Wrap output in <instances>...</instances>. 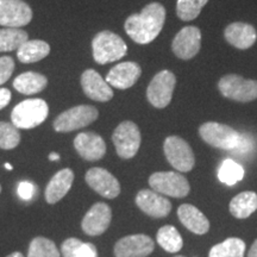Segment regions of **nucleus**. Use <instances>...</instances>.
Here are the masks:
<instances>
[{"label": "nucleus", "instance_id": "f257e3e1", "mask_svg": "<svg viewBox=\"0 0 257 257\" xmlns=\"http://www.w3.org/2000/svg\"><path fill=\"white\" fill-rule=\"evenodd\" d=\"M166 9L160 3H150L141 14L131 15L125 21L124 29L131 40L138 44L152 43L162 31L166 22Z\"/></svg>", "mask_w": 257, "mask_h": 257}, {"label": "nucleus", "instance_id": "f03ea898", "mask_svg": "<svg viewBox=\"0 0 257 257\" xmlns=\"http://www.w3.org/2000/svg\"><path fill=\"white\" fill-rule=\"evenodd\" d=\"M93 59L99 64H107L120 60L127 53L123 38L112 31H101L92 41Z\"/></svg>", "mask_w": 257, "mask_h": 257}, {"label": "nucleus", "instance_id": "7ed1b4c3", "mask_svg": "<svg viewBox=\"0 0 257 257\" xmlns=\"http://www.w3.org/2000/svg\"><path fill=\"white\" fill-rule=\"evenodd\" d=\"M49 107L43 99H27L15 106L11 120L17 128H34L47 119Z\"/></svg>", "mask_w": 257, "mask_h": 257}, {"label": "nucleus", "instance_id": "20e7f679", "mask_svg": "<svg viewBox=\"0 0 257 257\" xmlns=\"http://www.w3.org/2000/svg\"><path fill=\"white\" fill-rule=\"evenodd\" d=\"M218 89L225 98L238 102L257 99V80L245 79L238 74H227L218 82Z\"/></svg>", "mask_w": 257, "mask_h": 257}, {"label": "nucleus", "instance_id": "39448f33", "mask_svg": "<svg viewBox=\"0 0 257 257\" xmlns=\"http://www.w3.org/2000/svg\"><path fill=\"white\" fill-rule=\"evenodd\" d=\"M98 117L99 112L94 106L79 105L62 112L54 121L53 126L57 133H70L87 126Z\"/></svg>", "mask_w": 257, "mask_h": 257}, {"label": "nucleus", "instance_id": "423d86ee", "mask_svg": "<svg viewBox=\"0 0 257 257\" xmlns=\"http://www.w3.org/2000/svg\"><path fill=\"white\" fill-rule=\"evenodd\" d=\"M199 135L211 147L221 150H233L238 143L240 134L229 125L207 121L199 127Z\"/></svg>", "mask_w": 257, "mask_h": 257}, {"label": "nucleus", "instance_id": "0eeeda50", "mask_svg": "<svg viewBox=\"0 0 257 257\" xmlns=\"http://www.w3.org/2000/svg\"><path fill=\"white\" fill-rule=\"evenodd\" d=\"M176 85L174 73L161 70L154 76L147 89V98L154 107L165 108L170 104Z\"/></svg>", "mask_w": 257, "mask_h": 257}, {"label": "nucleus", "instance_id": "6e6552de", "mask_svg": "<svg viewBox=\"0 0 257 257\" xmlns=\"http://www.w3.org/2000/svg\"><path fill=\"white\" fill-rule=\"evenodd\" d=\"M112 141L117 150L118 156L124 160L133 159L136 155L141 147V133L140 128L134 121H123L115 127Z\"/></svg>", "mask_w": 257, "mask_h": 257}, {"label": "nucleus", "instance_id": "1a4fd4ad", "mask_svg": "<svg viewBox=\"0 0 257 257\" xmlns=\"http://www.w3.org/2000/svg\"><path fill=\"white\" fill-rule=\"evenodd\" d=\"M149 185L153 191L173 198H184L189 193L187 179L175 172L154 173L149 178Z\"/></svg>", "mask_w": 257, "mask_h": 257}, {"label": "nucleus", "instance_id": "9d476101", "mask_svg": "<svg viewBox=\"0 0 257 257\" xmlns=\"http://www.w3.org/2000/svg\"><path fill=\"white\" fill-rule=\"evenodd\" d=\"M163 150L168 162L179 172H189L194 167L195 159L192 148L181 137H167Z\"/></svg>", "mask_w": 257, "mask_h": 257}, {"label": "nucleus", "instance_id": "9b49d317", "mask_svg": "<svg viewBox=\"0 0 257 257\" xmlns=\"http://www.w3.org/2000/svg\"><path fill=\"white\" fill-rule=\"evenodd\" d=\"M201 48V31L198 27L188 25L175 35L172 50L180 60H192L198 55Z\"/></svg>", "mask_w": 257, "mask_h": 257}, {"label": "nucleus", "instance_id": "f8f14e48", "mask_svg": "<svg viewBox=\"0 0 257 257\" xmlns=\"http://www.w3.org/2000/svg\"><path fill=\"white\" fill-rule=\"evenodd\" d=\"M32 19V10L23 0H0V25L22 28Z\"/></svg>", "mask_w": 257, "mask_h": 257}, {"label": "nucleus", "instance_id": "ddd939ff", "mask_svg": "<svg viewBox=\"0 0 257 257\" xmlns=\"http://www.w3.org/2000/svg\"><path fill=\"white\" fill-rule=\"evenodd\" d=\"M153 239L147 234H131L115 243V257H147L154 251Z\"/></svg>", "mask_w": 257, "mask_h": 257}, {"label": "nucleus", "instance_id": "4468645a", "mask_svg": "<svg viewBox=\"0 0 257 257\" xmlns=\"http://www.w3.org/2000/svg\"><path fill=\"white\" fill-rule=\"evenodd\" d=\"M86 182L93 191H95L101 197L113 199L120 193V185L118 180L104 168H91L86 173Z\"/></svg>", "mask_w": 257, "mask_h": 257}, {"label": "nucleus", "instance_id": "2eb2a0df", "mask_svg": "<svg viewBox=\"0 0 257 257\" xmlns=\"http://www.w3.org/2000/svg\"><path fill=\"white\" fill-rule=\"evenodd\" d=\"M112 211L105 202H96L89 208L82 219V230L88 236H99L110 226Z\"/></svg>", "mask_w": 257, "mask_h": 257}, {"label": "nucleus", "instance_id": "dca6fc26", "mask_svg": "<svg viewBox=\"0 0 257 257\" xmlns=\"http://www.w3.org/2000/svg\"><path fill=\"white\" fill-rule=\"evenodd\" d=\"M137 206L153 218H163L172 211V204L162 194L150 189H142L136 195Z\"/></svg>", "mask_w": 257, "mask_h": 257}, {"label": "nucleus", "instance_id": "f3484780", "mask_svg": "<svg viewBox=\"0 0 257 257\" xmlns=\"http://www.w3.org/2000/svg\"><path fill=\"white\" fill-rule=\"evenodd\" d=\"M81 86L85 94L94 101L106 102L113 98L111 86L94 69H87L82 73Z\"/></svg>", "mask_w": 257, "mask_h": 257}, {"label": "nucleus", "instance_id": "a211bd4d", "mask_svg": "<svg viewBox=\"0 0 257 257\" xmlns=\"http://www.w3.org/2000/svg\"><path fill=\"white\" fill-rule=\"evenodd\" d=\"M142 75V68L136 62H121L111 68L106 75V82L118 89L133 87Z\"/></svg>", "mask_w": 257, "mask_h": 257}, {"label": "nucleus", "instance_id": "6ab92c4d", "mask_svg": "<svg viewBox=\"0 0 257 257\" xmlns=\"http://www.w3.org/2000/svg\"><path fill=\"white\" fill-rule=\"evenodd\" d=\"M74 147L86 161L101 160L106 154V144L102 137L92 131L79 134L74 140Z\"/></svg>", "mask_w": 257, "mask_h": 257}, {"label": "nucleus", "instance_id": "aec40b11", "mask_svg": "<svg viewBox=\"0 0 257 257\" xmlns=\"http://www.w3.org/2000/svg\"><path fill=\"white\" fill-rule=\"evenodd\" d=\"M225 40L237 49L245 50L251 48L257 40V31L251 24L234 22L225 28Z\"/></svg>", "mask_w": 257, "mask_h": 257}, {"label": "nucleus", "instance_id": "412c9836", "mask_svg": "<svg viewBox=\"0 0 257 257\" xmlns=\"http://www.w3.org/2000/svg\"><path fill=\"white\" fill-rule=\"evenodd\" d=\"M74 181V173L72 169L66 168L57 172L51 178L46 188V200L49 204H56L67 193L69 192Z\"/></svg>", "mask_w": 257, "mask_h": 257}, {"label": "nucleus", "instance_id": "4be33fe9", "mask_svg": "<svg viewBox=\"0 0 257 257\" xmlns=\"http://www.w3.org/2000/svg\"><path fill=\"white\" fill-rule=\"evenodd\" d=\"M178 216L186 229L192 231L193 233L204 234L210 229V221L200 210L193 205H181L178 210Z\"/></svg>", "mask_w": 257, "mask_h": 257}, {"label": "nucleus", "instance_id": "5701e85b", "mask_svg": "<svg viewBox=\"0 0 257 257\" xmlns=\"http://www.w3.org/2000/svg\"><path fill=\"white\" fill-rule=\"evenodd\" d=\"M48 85V79L36 72H27L18 75L14 81V87L22 94H36L43 91Z\"/></svg>", "mask_w": 257, "mask_h": 257}, {"label": "nucleus", "instance_id": "b1692460", "mask_svg": "<svg viewBox=\"0 0 257 257\" xmlns=\"http://www.w3.org/2000/svg\"><path fill=\"white\" fill-rule=\"evenodd\" d=\"M50 53L47 42L41 40L27 41L17 49V57L22 63H34L43 60Z\"/></svg>", "mask_w": 257, "mask_h": 257}, {"label": "nucleus", "instance_id": "393cba45", "mask_svg": "<svg viewBox=\"0 0 257 257\" xmlns=\"http://www.w3.org/2000/svg\"><path fill=\"white\" fill-rule=\"evenodd\" d=\"M257 210V194L255 192H242L230 202V212L233 217L244 219Z\"/></svg>", "mask_w": 257, "mask_h": 257}, {"label": "nucleus", "instance_id": "a878e982", "mask_svg": "<svg viewBox=\"0 0 257 257\" xmlns=\"http://www.w3.org/2000/svg\"><path fill=\"white\" fill-rule=\"evenodd\" d=\"M157 243L168 252H178L182 249L184 240L179 231L172 225L162 226L157 232Z\"/></svg>", "mask_w": 257, "mask_h": 257}, {"label": "nucleus", "instance_id": "bb28decb", "mask_svg": "<svg viewBox=\"0 0 257 257\" xmlns=\"http://www.w3.org/2000/svg\"><path fill=\"white\" fill-rule=\"evenodd\" d=\"M27 31L19 28H6L0 30V53L17 50L28 41Z\"/></svg>", "mask_w": 257, "mask_h": 257}, {"label": "nucleus", "instance_id": "cd10ccee", "mask_svg": "<svg viewBox=\"0 0 257 257\" xmlns=\"http://www.w3.org/2000/svg\"><path fill=\"white\" fill-rule=\"evenodd\" d=\"M245 243L239 238H227L210 250L208 257H244Z\"/></svg>", "mask_w": 257, "mask_h": 257}, {"label": "nucleus", "instance_id": "c85d7f7f", "mask_svg": "<svg viewBox=\"0 0 257 257\" xmlns=\"http://www.w3.org/2000/svg\"><path fill=\"white\" fill-rule=\"evenodd\" d=\"M244 178L243 167L236 161L226 159L223 161L218 169V179L227 186H233Z\"/></svg>", "mask_w": 257, "mask_h": 257}, {"label": "nucleus", "instance_id": "c756f323", "mask_svg": "<svg viewBox=\"0 0 257 257\" xmlns=\"http://www.w3.org/2000/svg\"><path fill=\"white\" fill-rule=\"evenodd\" d=\"M207 3L208 0H178L176 16L184 22L194 21Z\"/></svg>", "mask_w": 257, "mask_h": 257}, {"label": "nucleus", "instance_id": "7c9ffc66", "mask_svg": "<svg viewBox=\"0 0 257 257\" xmlns=\"http://www.w3.org/2000/svg\"><path fill=\"white\" fill-rule=\"evenodd\" d=\"M28 257H60L55 243L46 237H36L31 240Z\"/></svg>", "mask_w": 257, "mask_h": 257}, {"label": "nucleus", "instance_id": "2f4dec72", "mask_svg": "<svg viewBox=\"0 0 257 257\" xmlns=\"http://www.w3.org/2000/svg\"><path fill=\"white\" fill-rule=\"evenodd\" d=\"M21 141L18 128L12 123L0 121V149H15Z\"/></svg>", "mask_w": 257, "mask_h": 257}, {"label": "nucleus", "instance_id": "473e14b6", "mask_svg": "<svg viewBox=\"0 0 257 257\" xmlns=\"http://www.w3.org/2000/svg\"><path fill=\"white\" fill-rule=\"evenodd\" d=\"M15 70V61L10 56L0 57V85H4L11 78Z\"/></svg>", "mask_w": 257, "mask_h": 257}, {"label": "nucleus", "instance_id": "72a5a7b5", "mask_svg": "<svg viewBox=\"0 0 257 257\" xmlns=\"http://www.w3.org/2000/svg\"><path fill=\"white\" fill-rule=\"evenodd\" d=\"M253 150V141L249 136H245V135H240L238 143H237L236 148L233 150H231L233 154H237V155H248V154L252 153Z\"/></svg>", "mask_w": 257, "mask_h": 257}, {"label": "nucleus", "instance_id": "f704fd0d", "mask_svg": "<svg viewBox=\"0 0 257 257\" xmlns=\"http://www.w3.org/2000/svg\"><path fill=\"white\" fill-rule=\"evenodd\" d=\"M83 242L78 238H68L62 243L61 246V252H62L63 257H75V253L78 249L81 246Z\"/></svg>", "mask_w": 257, "mask_h": 257}, {"label": "nucleus", "instance_id": "c9c22d12", "mask_svg": "<svg viewBox=\"0 0 257 257\" xmlns=\"http://www.w3.org/2000/svg\"><path fill=\"white\" fill-rule=\"evenodd\" d=\"M18 197L22 199V200H31L34 198L35 193H36V186H35L30 181H22L21 184L18 185Z\"/></svg>", "mask_w": 257, "mask_h": 257}, {"label": "nucleus", "instance_id": "e433bc0d", "mask_svg": "<svg viewBox=\"0 0 257 257\" xmlns=\"http://www.w3.org/2000/svg\"><path fill=\"white\" fill-rule=\"evenodd\" d=\"M96 248L92 243H82L78 249L75 257H96Z\"/></svg>", "mask_w": 257, "mask_h": 257}, {"label": "nucleus", "instance_id": "4c0bfd02", "mask_svg": "<svg viewBox=\"0 0 257 257\" xmlns=\"http://www.w3.org/2000/svg\"><path fill=\"white\" fill-rule=\"evenodd\" d=\"M11 100V92L8 88H0V110L9 105Z\"/></svg>", "mask_w": 257, "mask_h": 257}, {"label": "nucleus", "instance_id": "58836bf2", "mask_svg": "<svg viewBox=\"0 0 257 257\" xmlns=\"http://www.w3.org/2000/svg\"><path fill=\"white\" fill-rule=\"evenodd\" d=\"M248 257H257V239L253 242L251 248H250Z\"/></svg>", "mask_w": 257, "mask_h": 257}, {"label": "nucleus", "instance_id": "ea45409f", "mask_svg": "<svg viewBox=\"0 0 257 257\" xmlns=\"http://www.w3.org/2000/svg\"><path fill=\"white\" fill-rule=\"evenodd\" d=\"M49 160L50 161H59L60 155H59V154H56V153H51L49 155Z\"/></svg>", "mask_w": 257, "mask_h": 257}, {"label": "nucleus", "instance_id": "a19ab883", "mask_svg": "<svg viewBox=\"0 0 257 257\" xmlns=\"http://www.w3.org/2000/svg\"><path fill=\"white\" fill-rule=\"evenodd\" d=\"M8 257H24V256L22 255L21 252H12L11 255H9Z\"/></svg>", "mask_w": 257, "mask_h": 257}, {"label": "nucleus", "instance_id": "79ce46f5", "mask_svg": "<svg viewBox=\"0 0 257 257\" xmlns=\"http://www.w3.org/2000/svg\"><path fill=\"white\" fill-rule=\"evenodd\" d=\"M5 168L9 169V170H12V166L10 165V163H5Z\"/></svg>", "mask_w": 257, "mask_h": 257}, {"label": "nucleus", "instance_id": "37998d69", "mask_svg": "<svg viewBox=\"0 0 257 257\" xmlns=\"http://www.w3.org/2000/svg\"><path fill=\"white\" fill-rule=\"evenodd\" d=\"M0 192H2V186H0Z\"/></svg>", "mask_w": 257, "mask_h": 257}, {"label": "nucleus", "instance_id": "c03bdc74", "mask_svg": "<svg viewBox=\"0 0 257 257\" xmlns=\"http://www.w3.org/2000/svg\"><path fill=\"white\" fill-rule=\"evenodd\" d=\"M176 257H185V256H176Z\"/></svg>", "mask_w": 257, "mask_h": 257}]
</instances>
